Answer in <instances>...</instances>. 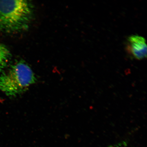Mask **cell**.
<instances>
[{"instance_id":"cell-1","label":"cell","mask_w":147,"mask_h":147,"mask_svg":"<svg viewBox=\"0 0 147 147\" xmlns=\"http://www.w3.org/2000/svg\"><path fill=\"white\" fill-rule=\"evenodd\" d=\"M34 12V5L30 1H0V30L14 33L27 30Z\"/></svg>"},{"instance_id":"cell-2","label":"cell","mask_w":147,"mask_h":147,"mask_svg":"<svg viewBox=\"0 0 147 147\" xmlns=\"http://www.w3.org/2000/svg\"><path fill=\"white\" fill-rule=\"evenodd\" d=\"M36 79L29 66L23 61L16 63L8 72L0 75V90L7 96L14 97L26 91Z\"/></svg>"},{"instance_id":"cell-3","label":"cell","mask_w":147,"mask_h":147,"mask_svg":"<svg viewBox=\"0 0 147 147\" xmlns=\"http://www.w3.org/2000/svg\"><path fill=\"white\" fill-rule=\"evenodd\" d=\"M126 43V50L131 58L141 60L146 57V40L143 37L136 35L130 36Z\"/></svg>"},{"instance_id":"cell-4","label":"cell","mask_w":147,"mask_h":147,"mask_svg":"<svg viewBox=\"0 0 147 147\" xmlns=\"http://www.w3.org/2000/svg\"><path fill=\"white\" fill-rule=\"evenodd\" d=\"M10 51L5 46L0 45V72L7 67L11 58Z\"/></svg>"}]
</instances>
